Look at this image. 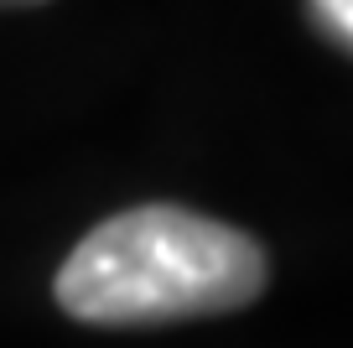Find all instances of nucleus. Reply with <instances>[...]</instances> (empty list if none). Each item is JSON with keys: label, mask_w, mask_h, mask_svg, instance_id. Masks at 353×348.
<instances>
[{"label": "nucleus", "mask_w": 353, "mask_h": 348, "mask_svg": "<svg viewBox=\"0 0 353 348\" xmlns=\"http://www.w3.org/2000/svg\"><path fill=\"white\" fill-rule=\"evenodd\" d=\"M265 250L192 208L145 203L88 229L57 271V307L88 327H161L239 312L265 291Z\"/></svg>", "instance_id": "nucleus-1"}, {"label": "nucleus", "mask_w": 353, "mask_h": 348, "mask_svg": "<svg viewBox=\"0 0 353 348\" xmlns=\"http://www.w3.org/2000/svg\"><path fill=\"white\" fill-rule=\"evenodd\" d=\"M307 6H312V16H317L322 32L353 52V0H307Z\"/></svg>", "instance_id": "nucleus-2"}, {"label": "nucleus", "mask_w": 353, "mask_h": 348, "mask_svg": "<svg viewBox=\"0 0 353 348\" xmlns=\"http://www.w3.org/2000/svg\"><path fill=\"white\" fill-rule=\"evenodd\" d=\"M6 6H42V0H6Z\"/></svg>", "instance_id": "nucleus-3"}]
</instances>
